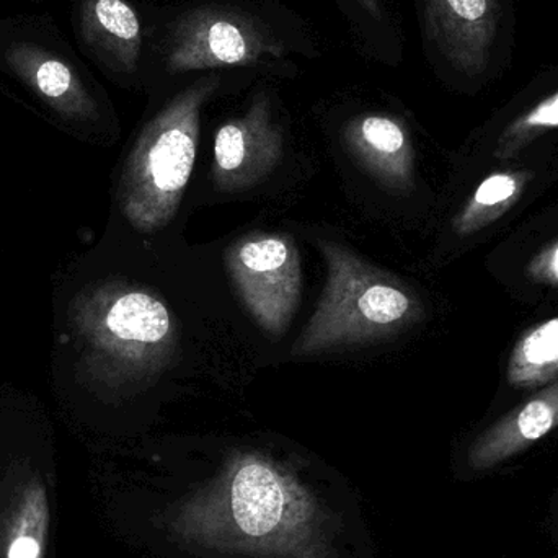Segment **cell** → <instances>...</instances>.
<instances>
[{
    "mask_svg": "<svg viewBox=\"0 0 558 558\" xmlns=\"http://www.w3.org/2000/svg\"><path fill=\"white\" fill-rule=\"evenodd\" d=\"M527 274L533 281L558 288V239L533 258L527 267Z\"/></svg>",
    "mask_w": 558,
    "mask_h": 558,
    "instance_id": "16",
    "label": "cell"
},
{
    "mask_svg": "<svg viewBox=\"0 0 558 558\" xmlns=\"http://www.w3.org/2000/svg\"><path fill=\"white\" fill-rule=\"evenodd\" d=\"M357 7L369 16L371 20L380 25L384 20V10L380 7L379 0H356Z\"/></svg>",
    "mask_w": 558,
    "mask_h": 558,
    "instance_id": "17",
    "label": "cell"
},
{
    "mask_svg": "<svg viewBox=\"0 0 558 558\" xmlns=\"http://www.w3.org/2000/svg\"><path fill=\"white\" fill-rule=\"evenodd\" d=\"M281 156V130L271 117L270 101L262 98L216 133V182L228 192L251 189L278 166Z\"/></svg>",
    "mask_w": 558,
    "mask_h": 558,
    "instance_id": "6",
    "label": "cell"
},
{
    "mask_svg": "<svg viewBox=\"0 0 558 558\" xmlns=\"http://www.w3.org/2000/svg\"><path fill=\"white\" fill-rule=\"evenodd\" d=\"M229 270L255 320L268 333L281 335L301 295V264L294 245L278 235L248 239L232 248Z\"/></svg>",
    "mask_w": 558,
    "mask_h": 558,
    "instance_id": "5",
    "label": "cell"
},
{
    "mask_svg": "<svg viewBox=\"0 0 558 558\" xmlns=\"http://www.w3.org/2000/svg\"><path fill=\"white\" fill-rule=\"evenodd\" d=\"M351 153L386 185L405 189L413 172L412 141L403 124L387 114H363L344 128Z\"/></svg>",
    "mask_w": 558,
    "mask_h": 558,
    "instance_id": "10",
    "label": "cell"
},
{
    "mask_svg": "<svg viewBox=\"0 0 558 558\" xmlns=\"http://www.w3.org/2000/svg\"><path fill=\"white\" fill-rule=\"evenodd\" d=\"M500 13L498 0H425L426 32L452 68L478 75L487 68Z\"/></svg>",
    "mask_w": 558,
    "mask_h": 558,
    "instance_id": "7",
    "label": "cell"
},
{
    "mask_svg": "<svg viewBox=\"0 0 558 558\" xmlns=\"http://www.w3.org/2000/svg\"><path fill=\"white\" fill-rule=\"evenodd\" d=\"M508 380L530 389L558 379V317L530 328L511 351Z\"/></svg>",
    "mask_w": 558,
    "mask_h": 558,
    "instance_id": "12",
    "label": "cell"
},
{
    "mask_svg": "<svg viewBox=\"0 0 558 558\" xmlns=\"http://www.w3.org/2000/svg\"><path fill=\"white\" fill-rule=\"evenodd\" d=\"M558 128V92L553 97L541 101L533 110L518 118L501 136L498 143V159H511L517 156L526 144L544 131Z\"/></svg>",
    "mask_w": 558,
    "mask_h": 558,
    "instance_id": "15",
    "label": "cell"
},
{
    "mask_svg": "<svg viewBox=\"0 0 558 558\" xmlns=\"http://www.w3.org/2000/svg\"><path fill=\"white\" fill-rule=\"evenodd\" d=\"M286 46L264 23L225 7H202L173 26L166 52L170 74L258 65L284 56Z\"/></svg>",
    "mask_w": 558,
    "mask_h": 558,
    "instance_id": "4",
    "label": "cell"
},
{
    "mask_svg": "<svg viewBox=\"0 0 558 558\" xmlns=\"http://www.w3.org/2000/svg\"><path fill=\"white\" fill-rule=\"evenodd\" d=\"M530 180L527 172L492 173L459 213L454 231L461 235L474 234L507 215L520 202Z\"/></svg>",
    "mask_w": 558,
    "mask_h": 558,
    "instance_id": "13",
    "label": "cell"
},
{
    "mask_svg": "<svg viewBox=\"0 0 558 558\" xmlns=\"http://www.w3.org/2000/svg\"><path fill=\"white\" fill-rule=\"evenodd\" d=\"M72 333L92 380L137 383L166 366L173 350L172 315L146 289L121 281L92 286L69 308Z\"/></svg>",
    "mask_w": 558,
    "mask_h": 558,
    "instance_id": "1",
    "label": "cell"
},
{
    "mask_svg": "<svg viewBox=\"0 0 558 558\" xmlns=\"http://www.w3.org/2000/svg\"><path fill=\"white\" fill-rule=\"evenodd\" d=\"M81 32L88 48L114 71L133 74L143 49V26L126 0H84Z\"/></svg>",
    "mask_w": 558,
    "mask_h": 558,
    "instance_id": "11",
    "label": "cell"
},
{
    "mask_svg": "<svg viewBox=\"0 0 558 558\" xmlns=\"http://www.w3.org/2000/svg\"><path fill=\"white\" fill-rule=\"evenodd\" d=\"M218 78H203L177 95L144 128L121 175L120 208L143 234L166 228L179 211L198 149L203 105Z\"/></svg>",
    "mask_w": 558,
    "mask_h": 558,
    "instance_id": "2",
    "label": "cell"
},
{
    "mask_svg": "<svg viewBox=\"0 0 558 558\" xmlns=\"http://www.w3.org/2000/svg\"><path fill=\"white\" fill-rule=\"evenodd\" d=\"M558 428V379L495 423L469 452L475 471H487L526 451Z\"/></svg>",
    "mask_w": 558,
    "mask_h": 558,
    "instance_id": "9",
    "label": "cell"
},
{
    "mask_svg": "<svg viewBox=\"0 0 558 558\" xmlns=\"http://www.w3.org/2000/svg\"><path fill=\"white\" fill-rule=\"evenodd\" d=\"M48 526V504L39 485L26 494L25 505L13 527L7 558H41L43 537Z\"/></svg>",
    "mask_w": 558,
    "mask_h": 558,
    "instance_id": "14",
    "label": "cell"
},
{
    "mask_svg": "<svg viewBox=\"0 0 558 558\" xmlns=\"http://www.w3.org/2000/svg\"><path fill=\"white\" fill-rule=\"evenodd\" d=\"M328 279L294 356L366 343L402 330L418 315L415 299L392 279L333 244L324 245Z\"/></svg>",
    "mask_w": 558,
    "mask_h": 558,
    "instance_id": "3",
    "label": "cell"
},
{
    "mask_svg": "<svg viewBox=\"0 0 558 558\" xmlns=\"http://www.w3.org/2000/svg\"><path fill=\"white\" fill-rule=\"evenodd\" d=\"M13 74L54 113L68 121H90L97 105L71 62L36 43H16L7 51Z\"/></svg>",
    "mask_w": 558,
    "mask_h": 558,
    "instance_id": "8",
    "label": "cell"
}]
</instances>
